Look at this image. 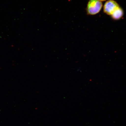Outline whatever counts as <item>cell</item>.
Returning a JSON list of instances; mask_svg holds the SVG:
<instances>
[{
	"label": "cell",
	"mask_w": 126,
	"mask_h": 126,
	"mask_svg": "<svg viewBox=\"0 0 126 126\" xmlns=\"http://www.w3.org/2000/svg\"><path fill=\"white\" fill-rule=\"evenodd\" d=\"M102 7L101 1L98 0H90L87 7V12L89 15H95L100 11Z\"/></svg>",
	"instance_id": "cell-1"
},
{
	"label": "cell",
	"mask_w": 126,
	"mask_h": 126,
	"mask_svg": "<svg viewBox=\"0 0 126 126\" xmlns=\"http://www.w3.org/2000/svg\"><path fill=\"white\" fill-rule=\"evenodd\" d=\"M119 7V5L114 0H109L104 6V11L108 15H111Z\"/></svg>",
	"instance_id": "cell-2"
},
{
	"label": "cell",
	"mask_w": 126,
	"mask_h": 126,
	"mask_svg": "<svg viewBox=\"0 0 126 126\" xmlns=\"http://www.w3.org/2000/svg\"><path fill=\"white\" fill-rule=\"evenodd\" d=\"M124 15V12L123 9L120 7L118 8L111 15L112 18L115 20L120 19Z\"/></svg>",
	"instance_id": "cell-3"
},
{
	"label": "cell",
	"mask_w": 126,
	"mask_h": 126,
	"mask_svg": "<svg viewBox=\"0 0 126 126\" xmlns=\"http://www.w3.org/2000/svg\"><path fill=\"white\" fill-rule=\"evenodd\" d=\"M98 0L100 1H104L106 0Z\"/></svg>",
	"instance_id": "cell-4"
}]
</instances>
